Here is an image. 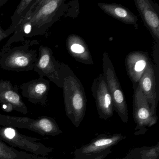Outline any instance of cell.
Wrapping results in <instances>:
<instances>
[{
  "label": "cell",
  "mask_w": 159,
  "mask_h": 159,
  "mask_svg": "<svg viewBox=\"0 0 159 159\" xmlns=\"http://www.w3.org/2000/svg\"><path fill=\"white\" fill-rule=\"evenodd\" d=\"M62 72L61 79L66 114L72 124L78 127L86 111L87 99L85 91L80 81L68 66L64 65Z\"/></svg>",
  "instance_id": "obj_1"
},
{
  "label": "cell",
  "mask_w": 159,
  "mask_h": 159,
  "mask_svg": "<svg viewBox=\"0 0 159 159\" xmlns=\"http://www.w3.org/2000/svg\"><path fill=\"white\" fill-rule=\"evenodd\" d=\"M0 126L27 129L42 135L55 136L63 133L55 119L46 116L31 118L0 113Z\"/></svg>",
  "instance_id": "obj_2"
},
{
  "label": "cell",
  "mask_w": 159,
  "mask_h": 159,
  "mask_svg": "<svg viewBox=\"0 0 159 159\" xmlns=\"http://www.w3.org/2000/svg\"><path fill=\"white\" fill-rule=\"evenodd\" d=\"M0 139L13 148L38 156L45 157L54 150L40 142L39 139L23 134L16 128L10 126H0Z\"/></svg>",
  "instance_id": "obj_3"
},
{
  "label": "cell",
  "mask_w": 159,
  "mask_h": 159,
  "mask_svg": "<svg viewBox=\"0 0 159 159\" xmlns=\"http://www.w3.org/2000/svg\"><path fill=\"white\" fill-rule=\"evenodd\" d=\"M103 75L108 88L113 102L114 110L124 123L128 121L127 103L119 79L116 75L114 66L108 54H103Z\"/></svg>",
  "instance_id": "obj_4"
},
{
  "label": "cell",
  "mask_w": 159,
  "mask_h": 159,
  "mask_svg": "<svg viewBox=\"0 0 159 159\" xmlns=\"http://www.w3.org/2000/svg\"><path fill=\"white\" fill-rule=\"evenodd\" d=\"M134 88L133 114L136 125V133H138L156 124L158 117L152 111L149 104L138 84L134 85Z\"/></svg>",
  "instance_id": "obj_5"
},
{
  "label": "cell",
  "mask_w": 159,
  "mask_h": 159,
  "mask_svg": "<svg viewBox=\"0 0 159 159\" xmlns=\"http://www.w3.org/2000/svg\"><path fill=\"white\" fill-rule=\"evenodd\" d=\"M91 89L99 118L107 120L112 117L114 111L113 102L103 74H99L94 80Z\"/></svg>",
  "instance_id": "obj_6"
},
{
  "label": "cell",
  "mask_w": 159,
  "mask_h": 159,
  "mask_svg": "<svg viewBox=\"0 0 159 159\" xmlns=\"http://www.w3.org/2000/svg\"><path fill=\"white\" fill-rule=\"evenodd\" d=\"M125 137V136L121 134L98 136L90 143L77 149L74 152V159H82L97 155L111 149Z\"/></svg>",
  "instance_id": "obj_7"
},
{
  "label": "cell",
  "mask_w": 159,
  "mask_h": 159,
  "mask_svg": "<svg viewBox=\"0 0 159 159\" xmlns=\"http://www.w3.org/2000/svg\"><path fill=\"white\" fill-rule=\"evenodd\" d=\"M134 2L143 23L159 44V12L155 8V3L150 0H134Z\"/></svg>",
  "instance_id": "obj_8"
},
{
  "label": "cell",
  "mask_w": 159,
  "mask_h": 159,
  "mask_svg": "<svg viewBox=\"0 0 159 159\" xmlns=\"http://www.w3.org/2000/svg\"><path fill=\"white\" fill-rule=\"evenodd\" d=\"M151 63L147 52L134 51L126 56L125 59V68L128 77L134 85L138 84Z\"/></svg>",
  "instance_id": "obj_9"
},
{
  "label": "cell",
  "mask_w": 159,
  "mask_h": 159,
  "mask_svg": "<svg viewBox=\"0 0 159 159\" xmlns=\"http://www.w3.org/2000/svg\"><path fill=\"white\" fill-rule=\"evenodd\" d=\"M138 84L149 104L152 111L156 114L158 102L157 85L156 76L152 63L142 75Z\"/></svg>",
  "instance_id": "obj_10"
},
{
  "label": "cell",
  "mask_w": 159,
  "mask_h": 159,
  "mask_svg": "<svg viewBox=\"0 0 159 159\" xmlns=\"http://www.w3.org/2000/svg\"><path fill=\"white\" fill-rule=\"evenodd\" d=\"M66 46L70 54L75 60L85 65H92L94 64L86 43L79 35H70L67 39Z\"/></svg>",
  "instance_id": "obj_11"
},
{
  "label": "cell",
  "mask_w": 159,
  "mask_h": 159,
  "mask_svg": "<svg viewBox=\"0 0 159 159\" xmlns=\"http://www.w3.org/2000/svg\"><path fill=\"white\" fill-rule=\"evenodd\" d=\"M98 5L105 13L122 23L132 25L136 29L138 27V18L127 8L116 3H98Z\"/></svg>",
  "instance_id": "obj_12"
},
{
  "label": "cell",
  "mask_w": 159,
  "mask_h": 159,
  "mask_svg": "<svg viewBox=\"0 0 159 159\" xmlns=\"http://www.w3.org/2000/svg\"><path fill=\"white\" fill-rule=\"evenodd\" d=\"M0 159H49L16 149L0 139Z\"/></svg>",
  "instance_id": "obj_13"
},
{
  "label": "cell",
  "mask_w": 159,
  "mask_h": 159,
  "mask_svg": "<svg viewBox=\"0 0 159 159\" xmlns=\"http://www.w3.org/2000/svg\"><path fill=\"white\" fill-rule=\"evenodd\" d=\"M3 99L12 105L13 109L24 114H27V108L21 101L19 95L12 91H6L2 95Z\"/></svg>",
  "instance_id": "obj_14"
},
{
  "label": "cell",
  "mask_w": 159,
  "mask_h": 159,
  "mask_svg": "<svg viewBox=\"0 0 159 159\" xmlns=\"http://www.w3.org/2000/svg\"><path fill=\"white\" fill-rule=\"evenodd\" d=\"M140 153L141 159H158L159 155V143L148 149L141 151Z\"/></svg>",
  "instance_id": "obj_15"
},
{
  "label": "cell",
  "mask_w": 159,
  "mask_h": 159,
  "mask_svg": "<svg viewBox=\"0 0 159 159\" xmlns=\"http://www.w3.org/2000/svg\"><path fill=\"white\" fill-rule=\"evenodd\" d=\"M12 63L16 66L25 67L29 64V59L24 56H17L13 58Z\"/></svg>",
  "instance_id": "obj_16"
},
{
  "label": "cell",
  "mask_w": 159,
  "mask_h": 159,
  "mask_svg": "<svg viewBox=\"0 0 159 159\" xmlns=\"http://www.w3.org/2000/svg\"><path fill=\"white\" fill-rule=\"evenodd\" d=\"M46 90H47V87L45 84L42 83L37 84L34 88L35 94L37 96L36 98L37 99L40 98L39 97L42 96L44 94Z\"/></svg>",
  "instance_id": "obj_17"
},
{
  "label": "cell",
  "mask_w": 159,
  "mask_h": 159,
  "mask_svg": "<svg viewBox=\"0 0 159 159\" xmlns=\"http://www.w3.org/2000/svg\"><path fill=\"white\" fill-rule=\"evenodd\" d=\"M50 56L49 54H45L41 58L39 61L40 67L42 69H45L49 66L50 63Z\"/></svg>",
  "instance_id": "obj_18"
},
{
  "label": "cell",
  "mask_w": 159,
  "mask_h": 159,
  "mask_svg": "<svg viewBox=\"0 0 159 159\" xmlns=\"http://www.w3.org/2000/svg\"><path fill=\"white\" fill-rule=\"evenodd\" d=\"M111 152V149H109L107 150L106 151L97 154V155L80 159H104Z\"/></svg>",
  "instance_id": "obj_19"
},
{
  "label": "cell",
  "mask_w": 159,
  "mask_h": 159,
  "mask_svg": "<svg viewBox=\"0 0 159 159\" xmlns=\"http://www.w3.org/2000/svg\"><path fill=\"white\" fill-rule=\"evenodd\" d=\"M31 31V25H27L25 28V32L26 34H29Z\"/></svg>",
  "instance_id": "obj_20"
},
{
  "label": "cell",
  "mask_w": 159,
  "mask_h": 159,
  "mask_svg": "<svg viewBox=\"0 0 159 159\" xmlns=\"http://www.w3.org/2000/svg\"><path fill=\"white\" fill-rule=\"evenodd\" d=\"M127 159V158H125V159Z\"/></svg>",
  "instance_id": "obj_21"
}]
</instances>
